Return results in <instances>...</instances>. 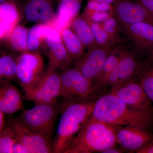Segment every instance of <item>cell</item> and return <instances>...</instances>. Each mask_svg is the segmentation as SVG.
Here are the masks:
<instances>
[{"label":"cell","mask_w":153,"mask_h":153,"mask_svg":"<svg viewBox=\"0 0 153 153\" xmlns=\"http://www.w3.org/2000/svg\"><path fill=\"white\" fill-rule=\"evenodd\" d=\"M91 117L114 126H135L149 129L153 125V110L133 108L113 94L94 101Z\"/></svg>","instance_id":"obj_1"},{"label":"cell","mask_w":153,"mask_h":153,"mask_svg":"<svg viewBox=\"0 0 153 153\" xmlns=\"http://www.w3.org/2000/svg\"><path fill=\"white\" fill-rule=\"evenodd\" d=\"M94 101H63L52 153H64L72 139L92 116Z\"/></svg>","instance_id":"obj_2"},{"label":"cell","mask_w":153,"mask_h":153,"mask_svg":"<svg viewBox=\"0 0 153 153\" xmlns=\"http://www.w3.org/2000/svg\"><path fill=\"white\" fill-rule=\"evenodd\" d=\"M115 127L91 117L72 139L64 153H102L116 145Z\"/></svg>","instance_id":"obj_3"},{"label":"cell","mask_w":153,"mask_h":153,"mask_svg":"<svg viewBox=\"0 0 153 153\" xmlns=\"http://www.w3.org/2000/svg\"><path fill=\"white\" fill-rule=\"evenodd\" d=\"M60 97L64 101H87L97 90L95 83L88 79L76 67H67L60 72Z\"/></svg>","instance_id":"obj_4"},{"label":"cell","mask_w":153,"mask_h":153,"mask_svg":"<svg viewBox=\"0 0 153 153\" xmlns=\"http://www.w3.org/2000/svg\"><path fill=\"white\" fill-rule=\"evenodd\" d=\"M61 79L57 69L47 68V71L35 85L24 88L25 98L36 105L55 104L60 97Z\"/></svg>","instance_id":"obj_5"},{"label":"cell","mask_w":153,"mask_h":153,"mask_svg":"<svg viewBox=\"0 0 153 153\" xmlns=\"http://www.w3.org/2000/svg\"><path fill=\"white\" fill-rule=\"evenodd\" d=\"M56 115L55 104H38L24 110L18 118L29 128L52 140Z\"/></svg>","instance_id":"obj_6"},{"label":"cell","mask_w":153,"mask_h":153,"mask_svg":"<svg viewBox=\"0 0 153 153\" xmlns=\"http://www.w3.org/2000/svg\"><path fill=\"white\" fill-rule=\"evenodd\" d=\"M16 79L23 89L35 85L46 72L42 55L38 51H27L17 57Z\"/></svg>","instance_id":"obj_7"},{"label":"cell","mask_w":153,"mask_h":153,"mask_svg":"<svg viewBox=\"0 0 153 153\" xmlns=\"http://www.w3.org/2000/svg\"><path fill=\"white\" fill-rule=\"evenodd\" d=\"M47 48L49 60L48 68L63 70L72 64L63 41L61 34L52 26L46 25L42 43Z\"/></svg>","instance_id":"obj_8"},{"label":"cell","mask_w":153,"mask_h":153,"mask_svg":"<svg viewBox=\"0 0 153 153\" xmlns=\"http://www.w3.org/2000/svg\"><path fill=\"white\" fill-rule=\"evenodd\" d=\"M111 87V93L128 106L138 109H153L152 102L145 92L139 79L134 77Z\"/></svg>","instance_id":"obj_9"},{"label":"cell","mask_w":153,"mask_h":153,"mask_svg":"<svg viewBox=\"0 0 153 153\" xmlns=\"http://www.w3.org/2000/svg\"><path fill=\"white\" fill-rule=\"evenodd\" d=\"M9 123L14 129L19 142L29 153H52L53 143L51 140L28 128L18 118L12 119Z\"/></svg>","instance_id":"obj_10"},{"label":"cell","mask_w":153,"mask_h":153,"mask_svg":"<svg viewBox=\"0 0 153 153\" xmlns=\"http://www.w3.org/2000/svg\"><path fill=\"white\" fill-rule=\"evenodd\" d=\"M121 34L134 51L147 55L153 50V24L141 22L122 25Z\"/></svg>","instance_id":"obj_11"},{"label":"cell","mask_w":153,"mask_h":153,"mask_svg":"<svg viewBox=\"0 0 153 153\" xmlns=\"http://www.w3.org/2000/svg\"><path fill=\"white\" fill-rule=\"evenodd\" d=\"M115 47H102L97 45L92 47L75 63L74 66L85 77L97 85L105 61Z\"/></svg>","instance_id":"obj_12"},{"label":"cell","mask_w":153,"mask_h":153,"mask_svg":"<svg viewBox=\"0 0 153 153\" xmlns=\"http://www.w3.org/2000/svg\"><path fill=\"white\" fill-rule=\"evenodd\" d=\"M153 139L147 129L135 126H125L116 132V143L124 151L136 152L142 149Z\"/></svg>","instance_id":"obj_13"},{"label":"cell","mask_w":153,"mask_h":153,"mask_svg":"<svg viewBox=\"0 0 153 153\" xmlns=\"http://www.w3.org/2000/svg\"><path fill=\"white\" fill-rule=\"evenodd\" d=\"M113 15L122 26L141 22L153 24V16L140 3L127 1L119 2Z\"/></svg>","instance_id":"obj_14"},{"label":"cell","mask_w":153,"mask_h":153,"mask_svg":"<svg viewBox=\"0 0 153 153\" xmlns=\"http://www.w3.org/2000/svg\"><path fill=\"white\" fill-rule=\"evenodd\" d=\"M141 64L133 52L124 47L119 62L108 76L105 86H113L133 78L139 71Z\"/></svg>","instance_id":"obj_15"},{"label":"cell","mask_w":153,"mask_h":153,"mask_svg":"<svg viewBox=\"0 0 153 153\" xmlns=\"http://www.w3.org/2000/svg\"><path fill=\"white\" fill-rule=\"evenodd\" d=\"M56 0H27L22 7L26 21L45 24L54 16V5Z\"/></svg>","instance_id":"obj_16"},{"label":"cell","mask_w":153,"mask_h":153,"mask_svg":"<svg viewBox=\"0 0 153 153\" xmlns=\"http://www.w3.org/2000/svg\"><path fill=\"white\" fill-rule=\"evenodd\" d=\"M23 110L24 103L19 89L10 82L0 83V111L13 115Z\"/></svg>","instance_id":"obj_17"},{"label":"cell","mask_w":153,"mask_h":153,"mask_svg":"<svg viewBox=\"0 0 153 153\" xmlns=\"http://www.w3.org/2000/svg\"><path fill=\"white\" fill-rule=\"evenodd\" d=\"M19 2L10 1L0 4V41L5 40L20 18Z\"/></svg>","instance_id":"obj_18"},{"label":"cell","mask_w":153,"mask_h":153,"mask_svg":"<svg viewBox=\"0 0 153 153\" xmlns=\"http://www.w3.org/2000/svg\"><path fill=\"white\" fill-rule=\"evenodd\" d=\"M81 7V0H59L56 19V29L61 33L68 27L77 16Z\"/></svg>","instance_id":"obj_19"},{"label":"cell","mask_w":153,"mask_h":153,"mask_svg":"<svg viewBox=\"0 0 153 153\" xmlns=\"http://www.w3.org/2000/svg\"><path fill=\"white\" fill-rule=\"evenodd\" d=\"M60 34L70 60L76 63L85 55V47L69 27L64 28Z\"/></svg>","instance_id":"obj_20"},{"label":"cell","mask_w":153,"mask_h":153,"mask_svg":"<svg viewBox=\"0 0 153 153\" xmlns=\"http://www.w3.org/2000/svg\"><path fill=\"white\" fill-rule=\"evenodd\" d=\"M69 27L81 41L85 49L88 50L97 46L90 24L83 16L74 18Z\"/></svg>","instance_id":"obj_21"},{"label":"cell","mask_w":153,"mask_h":153,"mask_svg":"<svg viewBox=\"0 0 153 153\" xmlns=\"http://www.w3.org/2000/svg\"><path fill=\"white\" fill-rule=\"evenodd\" d=\"M0 153H29L10 123L0 132Z\"/></svg>","instance_id":"obj_22"},{"label":"cell","mask_w":153,"mask_h":153,"mask_svg":"<svg viewBox=\"0 0 153 153\" xmlns=\"http://www.w3.org/2000/svg\"><path fill=\"white\" fill-rule=\"evenodd\" d=\"M124 47L122 46H115L112 52L107 57L99 77L97 85L105 86L108 76L115 68L119 62Z\"/></svg>","instance_id":"obj_23"},{"label":"cell","mask_w":153,"mask_h":153,"mask_svg":"<svg viewBox=\"0 0 153 153\" xmlns=\"http://www.w3.org/2000/svg\"><path fill=\"white\" fill-rule=\"evenodd\" d=\"M28 30L23 26L17 25L5 40L12 50L21 53L28 51L27 47Z\"/></svg>","instance_id":"obj_24"},{"label":"cell","mask_w":153,"mask_h":153,"mask_svg":"<svg viewBox=\"0 0 153 153\" xmlns=\"http://www.w3.org/2000/svg\"><path fill=\"white\" fill-rule=\"evenodd\" d=\"M137 75L145 92L153 103V63L147 60L141 64Z\"/></svg>","instance_id":"obj_25"},{"label":"cell","mask_w":153,"mask_h":153,"mask_svg":"<svg viewBox=\"0 0 153 153\" xmlns=\"http://www.w3.org/2000/svg\"><path fill=\"white\" fill-rule=\"evenodd\" d=\"M17 57L9 53H0V62L6 82L16 79Z\"/></svg>","instance_id":"obj_26"},{"label":"cell","mask_w":153,"mask_h":153,"mask_svg":"<svg viewBox=\"0 0 153 153\" xmlns=\"http://www.w3.org/2000/svg\"><path fill=\"white\" fill-rule=\"evenodd\" d=\"M45 26L46 24H39L28 30L27 40L28 51H38L41 47Z\"/></svg>","instance_id":"obj_27"},{"label":"cell","mask_w":153,"mask_h":153,"mask_svg":"<svg viewBox=\"0 0 153 153\" xmlns=\"http://www.w3.org/2000/svg\"><path fill=\"white\" fill-rule=\"evenodd\" d=\"M88 23L90 24L94 40L97 46L112 47L117 44L104 30L101 24L89 22Z\"/></svg>","instance_id":"obj_28"},{"label":"cell","mask_w":153,"mask_h":153,"mask_svg":"<svg viewBox=\"0 0 153 153\" xmlns=\"http://www.w3.org/2000/svg\"><path fill=\"white\" fill-rule=\"evenodd\" d=\"M101 24L102 27L111 38L117 44L119 43L122 25L115 17L113 15Z\"/></svg>","instance_id":"obj_29"},{"label":"cell","mask_w":153,"mask_h":153,"mask_svg":"<svg viewBox=\"0 0 153 153\" xmlns=\"http://www.w3.org/2000/svg\"><path fill=\"white\" fill-rule=\"evenodd\" d=\"M113 15L112 12L85 10L83 16L88 22L102 24Z\"/></svg>","instance_id":"obj_30"},{"label":"cell","mask_w":153,"mask_h":153,"mask_svg":"<svg viewBox=\"0 0 153 153\" xmlns=\"http://www.w3.org/2000/svg\"><path fill=\"white\" fill-rule=\"evenodd\" d=\"M86 10L112 12V8L111 4L91 0L88 3Z\"/></svg>","instance_id":"obj_31"},{"label":"cell","mask_w":153,"mask_h":153,"mask_svg":"<svg viewBox=\"0 0 153 153\" xmlns=\"http://www.w3.org/2000/svg\"><path fill=\"white\" fill-rule=\"evenodd\" d=\"M140 3L153 16V0H140Z\"/></svg>","instance_id":"obj_32"},{"label":"cell","mask_w":153,"mask_h":153,"mask_svg":"<svg viewBox=\"0 0 153 153\" xmlns=\"http://www.w3.org/2000/svg\"><path fill=\"white\" fill-rule=\"evenodd\" d=\"M137 153H153V139L145 146L137 152Z\"/></svg>","instance_id":"obj_33"},{"label":"cell","mask_w":153,"mask_h":153,"mask_svg":"<svg viewBox=\"0 0 153 153\" xmlns=\"http://www.w3.org/2000/svg\"><path fill=\"white\" fill-rule=\"evenodd\" d=\"M123 149H122L117 147L115 146L111 147L105 150L103 152H102V153H122L123 152Z\"/></svg>","instance_id":"obj_34"},{"label":"cell","mask_w":153,"mask_h":153,"mask_svg":"<svg viewBox=\"0 0 153 153\" xmlns=\"http://www.w3.org/2000/svg\"><path fill=\"white\" fill-rule=\"evenodd\" d=\"M4 114L0 111V132L2 130L5 125V120L4 118Z\"/></svg>","instance_id":"obj_35"},{"label":"cell","mask_w":153,"mask_h":153,"mask_svg":"<svg viewBox=\"0 0 153 153\" xmlns=\"http://www.w3.org/2000/svg\"><path fill=\"white\" fill-rule=\"evenodd\" d=\"M5 79L3 75L2 70L1 66V62H0V83L6 82Z\"/></svg>","instance_id":"obj_36"},{"label":"cell","mask_w":153,"mask_h":153,"mask_svg":"<svg viewBox=\"0 0 153 153\" xmlns=\"http://www.w3.org/2000/svg\"><path fill=\"white\" fill-rule=\"evenodd\" d=\"M147 56V60L153 63V50L151 51L149 53H148Z\"/></svg>","instance_id":"obj_37"},{"label":"cell","mask_w":153,"mask_h":153,"mask_svg":"<svg viewBox=\"0 0 153 153\" xmlns=\"http://www.w3.org/2000/svg\"><path fill=\"white\" fill-rule=\"evenodd\" d=\"M99 2L108 3V4H111L115 0H95Z\"/></svg>","instance_id":"obj_38"},{"label":"cell","mask_w":153,"mask_h":153,"mask_svg":"<svg viewBox=\"0 0 153 153\" xmlns=\"http://www.w3.org/2000/svg\"><path fill=\"white\" fill-rule=\"evenodd\" d=\"M10 1H16L19 2L20 0H0V4H3V3L5 2Z\"/></svg>","instance_id":"obj_39"}]
</instances>
